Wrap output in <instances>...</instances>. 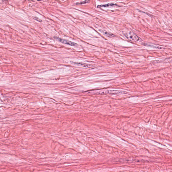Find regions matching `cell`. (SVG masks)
Masks as SVG:
<instances>
[{
  "mask_svg": "<svg viewBox=\"0 0 172 172\" xmlns=\"http://www.w3.org/2000/svg\"><path fill=\"white\" fill-rule=\"evenodd\" d=\"M34 18L37 21L39 22H41L42 21L40 19L37 18V17H34Z\"/></svg>",
  "mask_w": 172,
  "mask_h": 172,
  "instance_id": "ba28073f",
  "label": "cell"
},
{
  "mask_svg": "<svg viewBox=\"0 0 172 172\" xmlns=\"http://www.w3.org/2000/svg\"><path fill=\"white\" fill-rule=\"evenodd\" d=\"M125 36L130 41L136 42L139 39V38L135 33L132 31L126 32L125 34Z\"/></svg>",
  "mask_w": 172,
  "mask_h": 172,
  "instance_id": "6da1fadb",
  "label": "cell"
},
{
  "mask_svg": "<svg viewBox=\"0 0 172 172\" xmlns=\"http://www.w3.org/2000/svg\"><path fill=\"white\" fill-rule=\"evenodd\" d=\"M70 63L73 64H76L77 65H80V66H82L88 68H93V66L91 64H86L84 63H76L74 62L71 61Z\"/></svg>",
  "mask_w": 172,
  "mask_h": 172,
  "instance_id": "277c9868",
  "label": "cell"
},
{
  "mask_svg": "<svg viewBox=\"0 0 172 172\" xmlns=\"http://www.w3.org/2000/svg\"><path fill=\"white\" fill-rule=\"evenodd\" d=\"M90 1L88 0H87L84 1H81V2H77V3H76V4H75V5H83V4H87V3H90Z\"/></svg>",
  "mask_w": 172,
  "mask_h": 172,
  "instance_id": "52a82bcc",
  "label": "cell"
},
{
  "mask_svg": "<svg viewBox=\"0 0 172 172\" xmlns=\"http://www.w3.org/2000/svg\"><path fill=\"white\" fill-rule=\"evenodd\" d=\"M115 5L114 4H113V3H111V4H105V5H98L97 6V8H101V7H109V6H113Z\"/></svg>",
  "mask_w": 172,
  "mask_h": 172,
  "instance_id": "5b68a950",
  "label": "cell"
},
{
  "mask_svg": "<svg viewBox=\"0 0 172 172\" xmlns=\"http://www.w3.org/2000/svg\"><path fill=\"white\" fill-rule=\"evenodd\" d=\"M54 38L59 42H61L63 43L64 44H67V45H71L72 46H75L77 45V44L76 43H75L66 40V39H63L56 37V36L54 37Z\"/></svg>",
  "mask_w": 172,
  "mask_h": 172,
  "instance_id": "7a4b0ae2",
  "label": "cell"
},
{
  "mask_svg": "<svg viewBox=\"0 0 172 172\" xmlns=\"http://www.w3.org/2000/svg\"><path fill=\"white\" fill-rule=\"evenodd\" d=\"M127 93V92L125 91H117V90H108L102 93V94H116V95H123Z\"/></svg>",
  "mask_w": 172,
  "mask_h": 172,
  "instance_id": "3957f363",
  "label": "cell"
},
{
  "mask_svg": "<svg viewBox=\"0 0 172 172\" xmlns=\"http://www.w3.org/2000/svg\"><path fill=\"white\" fill-rule=\"evenodd\" d=\"M101 31L102 32L103 34L105 35L106 36H107V37H110V38L111 37H111H113V36H114V35L112 34L111 33L105 32V31Z\"/></svg>",
  "mask_w": 172,
  "mask_h": 172,
  "instance_id": "8992f818",
  "label": "cell"
}]
</instances>
